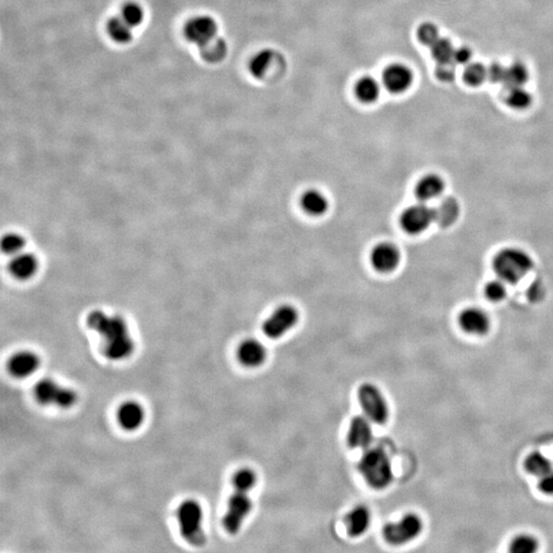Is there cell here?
I'll return each mask as SVG.
<instances>
[{"instance_id":"obj_38","label":"cell","mask_w":553,"mask_h":553,"mask_svg":"<svg viewBox=\"0 0 553 553\" xmlns=\"http://www.w3.org/2000/svg\"><path fill=\"white\" fill-rule=\"evenodd\" d=\"M256 483V476L253 471L249 469H242L235 473L233 478V485L253 489Z\"/></svg>"},{"instance_id":"obj_31","label":"cell","mask_w":553,"mask_h":553,"mask_svg":"<svg viewBox=\"0 0 553 553\" xmlns=\"http://www.w3.org/2000/svg\"><path fill=\"white\" fill-rule=\"evenodd\" d=\"M539 548V543L534 537L521 535L510 543L509 552L512 553H533Z\"/></svg>"},{"instance_id":"obj_1","label":"cell","mask_w":553,"mask_h":553,"mask_svg":"<svg viewBox=\"0 0 553 553\" xmlns=\"http://www.w3.org/2000/svg\"><path fill=\"white\" fill-rule=\"evenodd\" d=\"M87 325L104 339L103 350L108 359L122 361L134 354V341L130 337L125 319L94 311L87 317Z\"/></svg>"},{"instance_id":"obj_35","label":"cell","mask_w":553,"mask_h":553,"mask_svg":"<svg viewBox=\"0 0 553 553\" xmlns=\"http://www.w3.org/2000/svg\"><path fill=\"white\" fill-rule=\"evenodd\" d=\"M144 15H145V13H144L141 6L138 4H134V2H129V4H125L123 6L122 12H121V18L132 28H134V27L143 23Z\"/></svg>"},{"instance_id":"obj_7","label":"cell","mask_w":553,"mask_h":553,"mask_svg":"<svg viewBox=\"0 0 553 553\" xmlns=\"http://www.w3.org/2000/svg\"><path fill=\"white\" fill-rule=\"evenodd\" d=\"M357 399L366 415L377 424H386L388 419V406L379 388L365 383L357 390Z\"/></svg>"},{"instance_id":"obj_33","label":"cell","mask_w":553,"mask_h":553,"mask_svg":"<svg viewBox=\"0 0 553 553\" xmlns=\"http://www.w3.org/2000/svg\"><path fill=\"white\" fill-rule=\"evenodd\" d=\"M463 78L467 84L471 85V87H478L484 82L485 78H488V70L478 63L469 64L464 70Z\"/></svg>"},{"instance_id":"obj_12","label":"cell","mask_w":553,"mask_h":553,"mask_svg":"<svg viewBox=\"0 0 553 553\" xmlns=\"http://www.w3.org/2000/svg\"><path fill=\"white\" fill-rule=\"evenodd\" d=\"M413 80L412 71L403 64L390 65L382 74L384 87L393 94H402L410 89Z\"/></svg>"},{"instance_id":"obj_39","label":"cell","mask_w":553,"mask_h":553,"mask_svg":"<svg viewBox=\"0 0 553 553\" xmlns=\"http://www.w3.org/2000/svg\"><path fill=\"white\" fill-rule=\"evenodd\" d=\"M436 74H437L438 80L450 82L455 78V63L453 62V60L449 61V62L438 63Z\"/></svg>"},{"instance_id":"obj_24","label":"cell","mask_w":553,"mask_h":553,"mask_svg":"<svg viewBox=\"0 0 553 553\" xmlns=\"http://www.w3.org/2000/svg\"><path fill=\"white\" fill-rule=\"evenodd\" d=\"M436 222L442 227L450 226L459 215V204L452 198H447L435 208Z\"/></svg>"},{"instance_id":"obj_22","label":"cell","mask_w":553,"mask_h":553,"mask_svg":"<svg viewBox=\"0 0 553 553\" xmlns=\"http://www.w3.org/2000/svg\"><path fill=\"white\" fill-rule=\"evenodd\" d=\"M300 203L305 212L314 217L324 215L329 206L325 195L317 190L307 191L301 197Z\"/></svg>"},{"instance_id":"obj_27","label":"cell","mask_w":553,"mask_h":553,"mask_svg":"<svg viewBox=\"0 0 553 553\" xmlns=\"http://www.w3.org/2000/svg\"><path fill=\"white\" fill-rule=\"evenodd\" d=\"M108 33L118 44H127L132 39V28L121 17L110 20Z\"/></svg>"},{"instance_id":"obj_30","label":"cell","mask_w":553,"mask_h":553,"mask_svg":"<svg viewBox=\"0 0 553 553\" xmlns=\"http://www.w3.org/2000/svg\"><path fill=\"white\" fill-rule=\"evenodd\" d=\"M431 47V55L438 63L449 62L453 60L454 51L451 42L445 38H438Z\"/></svg>"},{"instance_id":"obj_41","label":"cell","mask_w":553,"mask_h":553,"mask_svg":"<svg viewBox=\"0 0 553 553\" xmlns=\"http://www.w3.org/2000/svg\"><path fill=\"white\" fill-rule=\"evenodd\" d=\"M471 57H473V53H471V49L467 47H460L454 51L453 62L459 65L469 64Z\"/></svg>"},{"instance_id":"obj_8","label":"cell","mask_w":553,"mask_h":553,"mask_svg":"<svg viewBox=\"0 0 553 553\" xmlns=\"http://www.w3.org/2000/svg\"><path fill=\"white\" fill-rule=\"evenodd\" d=\"M421 519L416 514H406L398 523H390L384 526L382 536L384 540L393 545H403L405 543L414 540L421 533Z\"/></svg>"},{"instance_id":"obj_32","label":"cell","mask_w":553,"mask_h":553,"mask_svg":"<svg viewBox=\"0 0 553 553\" xmlns=\"http://www.w3.org/2000/svg\"><path fill=\"white\" fill-rule=\"evenodd\" d=\"M532 103V96L523 87L509 89L507 94V104L514 109H526Z\"/></svg>"},{"instance_id":"obj_11","label":"cell","mask_w":553,"mask_h":553,"mask_svg":"<svg viewBox=\"0 0 553 553\" xmlns=\"http://www.w3.org/2000/svg\"><path fill=\"white\" fill-rule=\"evenodd\" d=\"M217 24L209 15H199L193 18L184 27V35L189 42L203 46L204 44L217 37Z\"/></svg>"},{"instance_id":"obj_14","label":"cell","mask_w":553,"mask_h":553,"mask_svg":"<svg viewBox=\"0 0 553 553\" xmlns=\"http://www.w3.org/2000/svg\"><path fill=\"white\" fill-rule=\"evenodd\" d=\"M401 254L399 249L390 243L377 245L371 253V264L381 273L392 272L399 265Z\"/></svg>"},{"instance_id":"obj_18","label":"cell","mask_w":553,"mask_h":553,"mask_svg":"<svg viewBox=\"0 0 553 553\" xmlns=\"http://www.w3.org/2000/svg\"><path fill=\"white\" fill-rule=\"evenodd\" d=\"M237 357L245 367H260L267 359V350L256 339H247L238 348Z\"/></svg>"},{"instance_id":"obj_13","label":"cell","mask_w":553,"mask_h":553,"mask_svg":"<svg viewBox=\"0 0 553 553\" xmlns=\"http://www.w3.org/2000/svg\"><path fill=\"white\" fill-rule=\"evenodd\" d=\"M40 366V359L31 350H20L10 357L8 362V372L15 379H28L34 374Z\"/></svg>"},{"instance_id":"obj_29","label":"cell","mask_w":553,"mask_h":553,"mask_svg":"<svg viewBox=\"0 0 553 553\" xmlns=\"http://www.w3.org/2000/svg\"><path fill=\"white\" fill-rule=\"evenodd\" d=\"M526 469L530 473L540 476L552 471V462L543 454L533 453L526 460Z\"/></svg>"},{"instance_id":"obj_6","label":"cell","mask_w":553,"mask_h":553,"mask_svg":"<svg viewBox=\"0 0 553 553\" xmlns=\"http://www.w3.org/2000/svg\"><path fill=\"white\" fill-rule=\"evenodd\" d=\"M234 489L235 491L229 499L228 509L222 519L224 529L231 535L239 532L243 521L253 509V502L248 496L250 489L238 485H234Z\"/></svg>"},{"instance_id":"obj_17","label":"cell","mask_w":553,"mask_h":553,"mask_svg":"<svg viewBox=\"0 0 553 553\" xmlns=\"http://www.w3.org/2000/svg\"><path fill=\"white\" fill-rule=\"evenodd\" d=\"M372 428L363 416H357L350 422L348 433V444L352 449L367 448L372 442Z\"/></svg>"},{"instance_id":"obj_43","label":"cell","mask_w":553,"mask_h":553,"mask_svg":"<svg viewBox=\"0 0 553 553\" xmlns=\"http://www.w3.org/2000/svg\"><path fill=\"white\" fill-rule=\"evenodd\" d=\"M530 293H532V296H530L532 300H540V298H542V294L544 293V289L542 285H534V286L530 288Z\"/></svg>"},{"instance_id":"obj_25","label":"cell","mask_w":553,"mask_h":553,"mask_svg":"<svg viewBox=\"0 0 553 553\" xmlns=\"http://www.w3.org/2000/svg\"><path fill=\"white\" fill-rule=\"evenodd\" d=\"M228 53V46L222 38L215 37L200 47V53L203 60L208 63H219L224 60Z\"/></svg>"},{"instance_id":"obj_26","label":"cell","mask_w":553,"mask_h":553,"mask_svg":"<svg viewBox=\"0 0 553 553\" xmlns=\"http://www.w3.org/2000/svg\"><path fill=\"white\" fill-rule=\"evenodd\" d=\"M273 57L274 53L271 49H265L258 51L249 62V72L251 75L255 78H262L267 73Z\"/></svg>"},{"instance_id":"obj_19","label":"cell","mask_w":553,"mask_h":553,"mask_svg":"<svg viewBox=\"0 0 553 553\" xmlns=\"http://www.w3.org/2000/svg\"><path fill=\"white\" fill-rule=\"evenodd\" d=\"M38 269V260L33 254L22 253L13 256L8 271L13 278L18 280L26 281L32 278Z\"/></svg>"},{"instance_id":"obj_16","label":"cell","mask_w":553,"mask_h":553,"mask_svg":"<svg viewBox=\"0 0 553 553\" xmlns=\"http://www.w3.org/2000/svg\"><path fill=\"white\" fill-rule=\"evenodd\" d=\"M459 324L466 333L484 335L490 330V319L484 311L478 307H469L460 314Z\"/></svg>"},{"instance_id":"obj_3","label":"cell","mask_w":553,"mask_h":553,"mask_svg":"<svg viewBox=\"0 0 553 553\" xmlns=\"http://www.w3.org/2000/svg\"><path fill=\"white\" fill-rule=\"evenodd\" d=\"M359 469L367 484L374 489H386L393 482L392 463L381 448L368 450L360 460Z\"/></svg>"},{"instance_id":"obj_28","label":"cell","mask_w":553,"mask_h":553,"mask_svg":"<svg viewBox=\"0 0 553 553\" xmlns=\"http://www.w3.org/2000/svg\"><path fill=\"white\" fill-rule=\"evenodd\" d=\"M528 78H529V73H528L525 65L521 63H516V64L511 65L509 68H507L503 83L507 85L508 89H514V87H523L527 82Z\"/></svg>"},{"instance_id":"obj_9","label":"cell","mask_w":553,"mask_h":553,"mask_svg":"<svg viewBox=\"0 0 553 553\" xmlns=\"http://www.w3.org/2000/svg\"><path fill=\"white\" fill-rule=\"evenodd\" d=\"M435 222V208L426 205L424 202L410 206L401 215L402 228L411 235L424 233Z\"/></svg>"},{"instance_id":"obj_2","label":"cell","mask_w":553,"mask_h":553,"mask_svg":"<svg viewBox=\"0 0 553 553\" xmlns=\"http://www.w3.org/2000/svg\"><path fill=\"white\" fill-rule=\"evenodd\" d=\"M497 276L507 284H516L534 267L529 253L516 247H507L496 254L493 260Z\"/></svg>"},{"instance_id":"obj_34","label":"cell","mask_w":553,"mask_h":553,"mask_svg":"<svg viewBox=\"0 0 553 553\" xmlns=\"http://www.w3.org/2000/svg\"><path fill=\"white\" fill-rule=\"evenodd\" d=\"M25 247V240L19 234L8 233L2 237L1 249L8 255H15L22 253Z\"/></svg>"},{"instance_id":"obj_5","label":"cell","mask_w":553,"mask_h":553,"mask_svg":"<svg viewBox=\"0 0 553 553\" xmlns=\"http://www.w3.org/2000/svg\"><path fill=\"white\" fill-rule=\"evenodd\" d=\"M34 397L40 405L56 406L61 409L72 408L78 401L75 390L65 388L49 379H42L36 383Z\"/></svg>"},{"instance_id":"obj_4","label":"cell","mask_w":553,"mask_h":553,"mask_svg":"<svg viewBox=\"0 0 553 553\" xmlns=\"http://www.w3.org/2000/svg\"><path fill=\"white\" fill-rule=\"evenodd\" d=\"M182 537L190 545L202 547L206 543L203 530V509L198 501L186 499L179 504L177 511Z\"/></svg>"},{"instance_id":"obj_21","label":"cell","mask_w":553,"mask_h":553,"mask_svg":"<svg viewBox=\"0 0 553 553\" xmlns=\"http://www.w3.org/2000/svg\"><path fill=\"white\" fill-rule=\"evenodd\" d=\"M348 534L350 537L361 536L370 526V512L365 507H355L345 518Z\"/></svg>"},{"instance_id":"obj_40","label":"cell","mask_w":553,"mask_h":553,"mask_svg":"<svg viewBox=\"0 0 553 553\" xmlns=\"http://www.w3.org/2000/svg\"><path fill=\"white\" fill-rule=\"evenodd\" d=\"M488 70V78L493 82H503L505 77L507 68L501 66L500 64H492Z\"/></svg>"},{"instance_id":"obj_10","label":"cell","mask_w":553,"mask_h":553,"mask_svg":"<svg viewBox=\"0 0 553 553\" xmlns=\"http://www.w3.org/2000/svg\"><path fill=\"white\" fill-rule=\"evenodd\" d=\"M298 321V312L291 305L278 307L262 326L265 334L269 338H279L286 334Z\"/></svg>"},{"instance_id":"obj_23","label":"cell","mask_w":553,"mask_h":553,"mask_svg":"<svg viewBox=\"0 0 553 553\" xmlns=\"http://www.w3.org/2000/svg\"><path fill=\"white\" fill-rule=\"evenodd\" d=\"M357 98L365 104H371L379 98L381 94V87L374 78L371 76H364L360 78L355 87Z\"/></svg>"},{"instance_id":"obj_37","label":"cell","mask_w":553,"mask_h":553,"mask_svg":"<svg viewBox=\"0 0 553 553\" xmlns=\"http://www.w3.org/2000/svg\"><path fill=\"white\" fill-rule=\"evenodd\" d=\"M418 39L421 44L431 46L440 38L438 30L436 25L431 23H424L418 28Z\"/></svg>"},{"instance_id":"obj_42","label":"cell","mask_w":553,"mask_h":553,"mask_svg":"<svg viewBox=\"0 0 553 553\" xmlns=\"http://www.w3.org/2000/svg\"><path fill=\"white\" fill-rule=\"evenodd\" d=\"M539 488H540L543 493L553 495V469L544 474V476H540Z\"/></svg>"},{"instance_id":"obj_36","label":"cell","mask_w":553,"mask_h":553,"mask_svg":"<svg viewBox=\"0 0 553 553\" xmlns=\"http://www.w3.org/2000/svg\"><path fill=\"white\" fill-rule=\"evenodd\" d=\"M507 283L497 278L490 281L485 287V293L489 300L500 301L504 300L507 294Z\"/></svg>"},{"instance_id":"obj_20","label":"cell","mask_w":553,"mask_h":553,"mask_svg":"<svg viewBox=\"0 0 553 553\" xmlns=\"http://www.w3.org/2000/svg\"><path fill=\"white\" fill-rule=\"evenodd\" d=\"M445 190V182L440 175L427 174L418 182L415 189L416 197L420 202L437 199Z\"/></svg>"},{"instance_id":"obj_15","label":"cell","mask_w":553,"mask_h":553,"mask_svg":"<svg viewBox=\"0 0 553 553\" xmlns=\"http://www.w3.org/2000/svg\"><path fill=\"white\" fill-rule=\"evenodd\" d=\"M145 417L144 407L136 401L125 402L117 410V420H118L119 426L127 431H134L139 429L143 426Z\"/></svg>"}]
</instances>
